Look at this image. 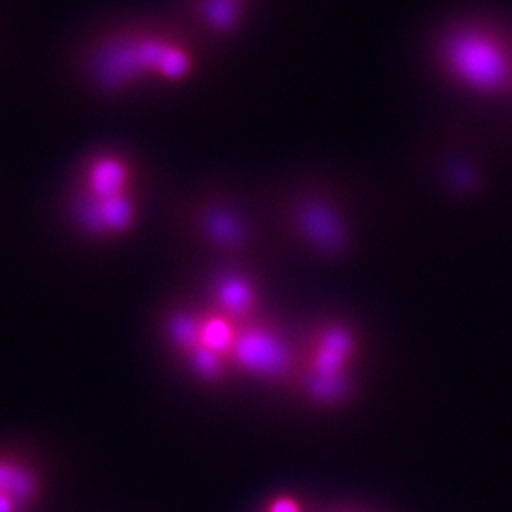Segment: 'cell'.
<instances>
[{"instance_id":"cell-1","label":"cell","mask_w":512,"mask_h":512,"mask_svg":"<svg viewBox=\"0 0 512 512\" xmlns=\"http://www.w3.org/2000/svg\"><path fill=\"white\" fill-rule=\"evenodd\" d=\"M80 74L107 96L143 87H174L194 79L200 56L194 35L180 26L153 19L117 23L101 30L83 46Z\"/></svg>"},{"instance_id":"cell-2","label":"cell","mask_w":512,"mask_h":512,"mask_svg":"<svg viewBox=\"0 0 512 512\" xmlns=\"http://www.w3.org/2000/svg\"><path fill=\"white\" fill-rule=\"evenodd\" d=\"M269 205L275 228L296 251L326 264L349 254L352 228L329 183L309 178L293 181L279 188Z\"/></svg>"},{"instance_id":"cell-3","label":"cell","mask_w":512,"mask_h":512,"mask_svg":"<svg viewBox=\"0 0 512 512\" xmlns=\"http://www.w3.org/2000/svg\"><path fill=\"white\" fill-rule=\"evenodd\" d=\"M175 221L184 239L222 264L247 265L262 247V228L227 185H205L187 195Z\"/></svg>"},{"instance_id":"cell-4","label":"cell","mask_w":512,"mask_h":512,"mask_svg":"<svg viewBox=\"0 0 512 512\" xmlns=\"http://www.w3.org/2000/svg\"><path fill=\"white\" fill-rule=\"evenodd\" d=\"M356 353V340L348 323L336 316H320L306 329L296 348L293 379L302 380L316 399L336 400L349 387V367Z\"/></svg>"},{"instance_id":"cell-5","label":"cell","mask_w":512,"mask_h":512,"mask_svg":"<svg viewBox=\"0 0 512 512\" xmlns=\"http://www.w3.org/2000/svg\"><path fill=\"white\" fill-rule=\"evenodd\" d=\"M296 348L284 332L262 313L242 323L234 350V370L266 379H284L295 373Z\"/></svg>"},{"instance_id":"cell-6","label":"cell","mask_w":512,"mask_h":512,"mask_svg":"<svg viewBox=\"0 0 512 512\" xmlns=\"http://www.w3.org/2000/svg\"><path fill=\"white\" fill-rule=\"evenodd\" d=\"M67 211L84 237L97 242L117 241L133 234L140 225L143 197L141 191L104 198L72 191Z\"/></svg>"},{"instance_id":"cell-7","label":"cell","mask_w":512,"mask_h":512,"mask_svg":"<svg viewBox=\"0 0 512 512\" xmlns=\"http://www.w3.org/2000/svg\"><path fill=\"white\" fill-rule=\"evenodd\" d=\"M50 478L35 448L16 440H0V500L22 512L45 504Z\"/></svg>"},{"instance_id":"cell-8","label":"cell","mask_w":512,"mask_h":512,"mask_svg":"<svg viewBox=\"0 0 512 512\" xmlns=\"http://www.w3.org/2000/svg\"><path fill=\"white\" fill-rule=\"evenodd\" d=\"M204 284L201 302L235 322L247 323L264 313L261 285L247 265L217 262Z\"/></svg>"},{"instance_id":"cell-9","label":"cell","mask_w":512,"mask_h":512,"mask_svg":"<svg viewBox=\"0 0 512 512\" xmlns=\"http://www.w3.org/2000/svg\"><path fill=\"white\" fill-rule=\"evenodd\" d=\"M72 191L94 198L140 192V167L126 151L117 148L94 151L80 164Z\"/></svg>"},{"instance_id":"cell-10","label":"cell","mask_w":512,"mask_h":512,"mask_svg":"<svg viewBox=\"0 0 512 512\" xmlns=\"http://www.w3.org/2000/svg\"><path fill=\"white\" fill-rule=\"evenodd\" d=\"M448 63L458 76L480 89H495L507 76L503 50L487 35L464 32L446 46Z\"/></svg>"},{"instance_id":"cell-11","label":"cell","mask_w":512,"mask_h":512,"mask_svg":"<svg viewBox=\"0 0 512 512\" xmlns=\"http://www.w3.org/2000/svg\"><path fill=\"white\" fill-rule=\"evenodd\" d=\"M255 0H185L195 28L214 39L238 35Z\"/></svg>"}]
</instances>
